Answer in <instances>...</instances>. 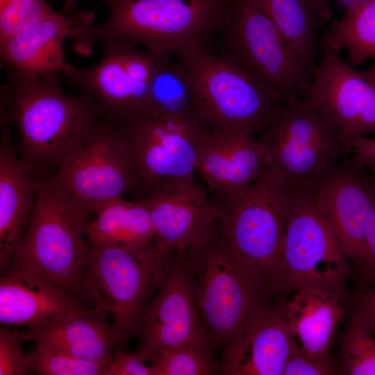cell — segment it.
Segmentation results:
<instances>
[{
  "instance_id": "cell-1",
  "label": "cell",
  "mask_w": 375,
  "mask_h": 375,
  "mask_svg": "<svg viewBox=\"0 0 375 375\" xmlns=\"http://www.w3.org/2000/svg\"><path fill=\"white\" fill-rule=\"evenodd\" d=\"M59 74H27L12 70L2 87L3 121H11L19 134L20 158L32 174L56 167L92 137L105 120L89 96L65 94Z\"/></svg>"
},
{
  "instance_id": "cell-2",
  "label": "cell",
  "mask_w": 375,
  "mask_h": 375,
  "mask_svg": "<svg viewBox=\"0 0 375 375\" xmlns=\"http://www.w3.org/2000/svg\"><path fill=\"white\" fill-rule=\"evenodd\" d=\"M109 15L101 24L84 17L71 31L74 47L90 51L97 41L123 40L171 56L194 43L204 44L228 17L231 0H105Z\"/></svg>"
},
{
  "instance_id": "cell-3",
  "label": "cell",
  "mask_w": 375,
  "mask_h": 375,
  "mask_svg": "<svg viewBox=\"0 0 375 375\" xmlns=\"http://www.w3.org/2000/svg\"><path fill=\"white\" fill-rule=\"evenodd\" d=\"M183 256L201 335L212 349L226 346L251 312L274 297L231 246L220 220Z\"/></svg>"
},
{
  "instance_id": "cell-4",
  "label": "cell",
  "mask_w": 375,
  "mask_h": 375,
  "mask_svg": "<svg viewBox=\"0 0 375 375\" xmlns=\"http://www.w3.org/2000/svg\"><path fill=\"white\" fill-rule=\"evenodd\" d=\"M90 213L51 176L41 178L26 229L6 267L42 276L82 303L90 301L84 269Z\"/></svg>"
},
{
  "instance_id": "cell-5",
  "label": "cell",
  "mask_w": 375,
  "mask_h": 375,
  "mask_svg": "<svg viewBox=\"0 0 375 375\" xmlns=\"http://www.w3.org/2000/svg\"><path fill=\"white\" fill-rule=\"evenodd\" d=\"M194 110L208 128L263 131L285 101L265 88L228 53L216 55L202 43L178 52Z\"/></svg>"
},
{
  "instance_id": "cell-6",
  "label": "cell",
  "mask_w": 375,
  "mask_h": 375,
  "mask_svg": "<svg viewBox=\"0 0 375 375\" xmlns=\"http://www.w3.org/2000/svg\"><path fill=\"white\" fill-rule=\"evenodd\" d=\"M84 286L94 308L110 317L123 347L167 273L171 253L155 238L137 247L89 246Z\"/></svg>"
},
{
  "instance_id": "cell-7",
  "label": "cell",
  "mask_w": 375,
  "mask_h": 375,
  "mask_svg": "<svg viewBox=\"0 0 375 375\" xmlns=\"http://www.w3.org/2000/svg\"><path fill=\"white\" fill-rule=\"evenodd\" d=\"M351 262L303 182L292 183L279 259L269 285L272 295L287 299L299 288L312 285L348 298Z\"/></svg>"
},
{
  "instance_id": "cell-8",
  "label": "cell",
  "mask_w": 375,
  "mask_h": 375,
  "mask_svg": "<svg viewBox=\"0 0 375 375\" xmlns=\"http://www.w3.org/2000/svg\"><path fill=\"white\" fill-rule=\"evenodd\" d=\"M110 122L126 154L140 199L194 183L198 148L208 128L199 121L149 108Z\"/></svg>"
},
{
  "instance_id": "cell-9",
  "label": "cell",
  "mask_w": 375,
  "mask_h": 375,
  "mask_svg": "<svg viewBox=\"0 0 375 375\" xmlns=\"http://www.w3.org/2000/svg\"><path fill=\"white\" fill-rule=\"evenodd\" d=\"M291 186L265 160L256 179L221 206L220 222L229 244L269 290L279 259Z\"/></svg>"
},
{
  "instance_id": "cell-10",
  "label": "cell",
  "mask_w": 375,
  "mask_h": 375,
  "mask_svg": "<svg viewBox=\"0 0 375 375\" xmlns=\"http://www.w3.org/2000/svg\"><path fill=\"white\" fill-rule=\"evenodd\" d=\"M228 54L265 88L284 100L302 96L312 73L253 0H231Z\"/></svg>"
},
{
  "instance_id": "cell-11",
  "label": "cell",
  "mask_w": 375,
  "mask_h": 375,
  "mask_svg": "<svg viewBox=\"0 0 375 375\" xmlns=\"http://www.w3.org/2000/svg\"><path fill=\"white\" fill-rule=\"evenodd\" d=\"M258 141L266 162L291 183L325 170L343 150L336 128L303 96L283 103Z\"/></svg>"
},
{
  "instance_id": "cell-12",
  "label": "cell",
  "mask_w": 375,
  "mask_h": 375,
  "mask_svg": "<svg viewBox=\"0 0 375 375\" xmlns=\"http://www.w3.org/2000/svg\"><path fill=\"white\" fill-rule=\"evenodd\" d=\"M106 44L105 53L97 65L87 69L73 66L65 75L69 84L91 97L108 122L151 108V82L162 56L123 40Z\"/></svg>"
},
{
  "instance_id": "cell-13",
  "label": "cell",
  "mask_w": 375,
  "mask_h": 375,
  "mask_svg": "<svg viewBox=\"0 0 375 375\" xmlns=\"http://www.w3.org/2000/svg\"><path fill=\"white\" fill-rule=\"evenodd\" d=\"M51 176L90 212L135 190L126 154L115 129L106 120Z\"/></svg>"
},
{
  "instance_id": "cell-14",
  "label": "cell",
  "mask_w": 375,
  "mask_h": 375,
  "mask_svg": "<svg viewBox=\"0 0 375 375\" xmlns=\"http://www.w3.org/2000/svg\"><path fill=\"white\" fill-rule=\"evenodd\" d=\"M320 56L307 90L302 94L336 128L343 151H352L353 141L368 135L375 105V88L344 60L340 52L320 39Z\"/></svg>"
},
{
  "instance_id": "cell-15",
  "label": "cell",
  "mask_w": 375,
  "mask_h": 375,
  "mask_svg": "<svg viewBox=\"0 0 375 375\" xmlns=\"http://www.w3.org/2000/svg\"><path fill=\"white\" fill-rule=\"evenodd\" d=\"M374 177L347 162H335L303 181L312 190L342 252L358 272L366 255V232L373 206Z\"/></svg>"
},
{
  "instance_id": "cell-16",
  "label": "cell",
  "mask_w": 375,
  "mask_h": 375,
  "mask_svg": "<svg viewBox=\"0 0 375 375\" xmlns=\"http://www.w3.org/2000/svg\"><path fill=\"white\" fill-rule=\"evenodd\" d=\"M135 334L139 337V345L133 353L150 362L174 349L206 342L199 329L183 255L172 252L165 278L146 308Z\"/></svg>"
},
{
  "instance_id": "cell-17",
  "label": "cell",
  "mask_w": 375,
  "mask_h": 375,
  "mask_svg": "<svg viewBox=\"0 0 375 375\" xmlns=\"http://www.w3.org/2000/svg\"><path fill=\"white\" fill-rule=\"evenodd\" d=\"M287 299L256 308L225 346L219 366L226 375H283L294 344L285 310Z\"/></svg>"
},
{
  "instance_id": "cell-18",
  "label": "cell",
  "mask_w": 375,
  "mask_h": 375,
  "mask_svg": "<svg viewBox=\"0 0 375 375\" xmlns=\"http://www.w3.org/2000/svg\"><path fill=\"white\" fill-rule=\"evenodd\" d=\"M142 199L155 233L165 253L183 256L220 220L221 206L212 203L206 192L194 183L162 190Z\"/></svg>"
},
{
  "instance_id": "cell-19",
  "label": "cell",
  "mask_w": 375,
  "mask_h": 375,
  "mask_svg": "<svg viewBox=\"0 0 375 375\" xmlns=\"http://www.w3.org/2000/svg\"><path fill=\"white\" fill-rule=\"evenodd\" d=\"M265 162L262 144L247 131L207 128L198 148L196 170L208 188L226 200L244 191L258 176Z\"/></svg>"
},
{
  "instance_id": "cell-20",
  "label": "cell",
  "mask_w": 375,
  "mask_h": 375,
  "mask_svg": "<svg viewBox=\"0 0 375 375\" xmlns=\"http://www.w3.org/2000/svg\"><path fill=\"white\" fill-rule=\"evenodd\" d=\"M0 322L35 329L82 308V302L49 279L14 267L1 271Z\"/></svg>"
},
{
  "instance_id": "cell-21",
  "label": "cell",
  "mask_w": 375,
  "mask_h": 375,
  "mask_svg": "<svg viewBox=\"0 0 375 375\" xmlns=\"http://www.w3.org/2000/svg\"><path fill=\"white\" fill-rule=\"evenodd\" d=\"M0 147V266L5 269L28 224L41 178L17 156L3 124Z\"/></svg>"
},
{
  "instance_id": "cell-22",
  "label": "cell",
  "mask_w": 375,
  "mask_h": 375,
  "mask_svg": "<svg viewBox=\"0 0 375 375\" xmlns=\"http://www.w3.org/2000/svg\"><path fill=\"white\" fill-rule=\"evenodd\" d=\"M84 15L55 12L0 43L1 61L17 72L66 75L73 66L65 60L63 42Z\"/></svg>"
},
{
  "instance_id": "cell-23",
  "label": "cell",
  "mask_w": 375,
  "mask_h": 375,
  "mask_svg": "<svg viewBox=\"0 0 375 375\" xmlns=\"http://www.w3.org/2000/svg\"><path fill=\"white\" fill-rule=\"evenodd\" d=\"M22 342L32 340L74 356L108 365L115 349L121 347L108 317L85 307L42 328L19 332Z\"/></svg>"
},
{
  "instance_id": "cell-24",
  "label": "cell",
  "mask_w": 375,
  "mask_h": 375,
  "mask_svg": "<svg viewBox=\"0 0 375 375\" xmlns=\"http://www.w3.org/2000/svg\"><path fill=\"white\" fill-rule=\"evenodd\" d=\"M286 299L289 327L296 345L310 356L331 353L336 331L346 317L347 297L328 289L307 285Z\"/></svg>"
},
{
  "instance_id": "cell-25",
  "label": "cell",
  "mask_w": 375,
  "mask_h": 375,
  "mask_svg": "<svg viewBox=\"0 0 375 375\" xmlns=\"http://www.w3.org/2000/svg\"><path fill=\"white\" fill-rule=\"evenodd\" d=\"M93 213L94 217L86 228L89 246L137 247L154 239L150 213L142 199L130 201L117 198L103 203Z\"/></svg>"
},
{
  "instance_id": "cell-26",
  "label": "cell",
  "mask_w": 375,
  "mask_h": 375,
  "mask_svg": "<svg viewBox=\"0 0 375 375\" xmlns=\"http://www.w3.org/2000/svg\"><path fill=\"white\" fill-rule=\"evenodd\" d=\"M268 16L285 41L312 74L322 22L308 0H253Z\"/></svg>"
},
{
  "instance_id": "cell-27",
  "label": "cell",
  "mask_w": 375,
  "mask_h": 375,
  "mask_svg": "<svg viewBox=\"0 0 375 375\" xmlns=\"http://www.w3.org/2000/svg\"><path fill=\"white\" fill-rule=\"evenodd\" d=\"M322 40L335 50H345L347 60L358 66L375 60V0H356L344 5L342 17L326 31Z\"/></svg>"
},
{
  "instance_id": "cell-28",
  "label": "cell",
  "mask_w": 375,
  "mask_h": 375,
  "mask_svg": "<svg viewBox=\"0 0 375 375\" xmlns=\"http://www.w3.org/2000/svg\"><path fill=\"white\" fill-rule=\"evenodd\" d=\"M171 56L160 58L149 90L151 108L162 113L197 119L188 81L180 64Z\"/></svg>"
},
{
  "instance_id": "cell-29",
  "label": "cell",
  "mask_w": 375,
  "mask_h": 375,
  "mask_svg": "<svg viewBox=\"0 0 375 375\" xmlns=\"http://www.w3.org/2000/svg\"><path fill=\"white\" fill-rule=\"evenodd\" d=\"M339 344L340 374L375 375V335L353 308Z\"/></svg>"
},
{
  "instance_id": "cell-30",
  "label": "cell",
  "mask_w": 375,
  "mask_h": 375,
  "mask_svg": "<svg viewBox=\"0 0 375 375\" xmlns=\"http://www.w3.org/2000/svg\"><path fill=\"white\" fill-rule=\"evenodd\" d=\"M204 342H192L165 352L151 362L153 375H208L219 371Z\"/></svg>"
},
{
  "instance_id": "cell-31",
  "label": "cell",
  "mask_w": 375,
  "mask_h": 375,
  "mask_svg": "<svg viewBox=\"0 0 375 375\" xmlns=\"http://www.w3.org/2000/svg\"><path fill=\"white\" fill-rule=\"evenodd\" d=\"M28 356L31 372L42 375H103L108 367L40 342Z\"/></svg>"
},
{
  "instance_id": "cell-32",
  "label": "cell",
  "mask_w": 375,
  "mask_h": 375,
  "mask_svg": "<svg viewBox=\"0 0 375 375\" xmlns=\"http://www.w3.org/2000/svg\"><path fill=\"white\" fill-rule=\"evenodd\" d=\"M55 12L46 0H0V43Z\"/></svg>"
},
{
  "instance_id": "cell-33",
  "label": "cell",
  "mask_w": 375,
  "mask_h": 375,
  "mask_svg": "<svg viewBox=\"0 0 375 375\" xmlns=\"http://www.w3.org/2000/svg\"><path fill=\"white\" fill-rule=\"evenodd\" d=\"M19 332L0 328V375H24L31 372L28 356L21 348Z\"/></svg>"
},
{
  "instance_id": "cell-34",
  "label": "cell",
  "mask_w": 375,
  "mask_h": 375,
  "mask_svg": "<svg viewBox=\"0 0 375 375\" xmlns=\"http://www.w3.org/2000/svg\"><path fill=\"white\" fill-rule=\"evenodd\" d=\"M340 374L339 365L331 353L310 356L299 349L295 342L287 360L283 375Z\"/></svg>"
},
{
  "instance_id": "cell-35",
  "label": "cell",
  "mask_w": 375,
  "mask_h": 375,
  "mask_svg": "<svg viewBox=\"0 0 375 375\" xmlns=\"http://www.w3.org/2000/svg\"><path fill=\"white\" fill-rule=\"evenodd\" d=\"M135 353H128L118 347L103 375H153L151 366H147Z\"/></svg>"
},
{
  "instance_id": "cell-36",
  "label": "cell",
  "mask_w": 375,
  "mask_h": 375,
  "mask_svg": "<svg viewBox=\"0 0 375 375\" xmlns=\"http://www.w3.org/2000/svg\"><path fill=\"white\" fill-rule=\"evenodd\" d=\"M351 306L361 315L375 335V285L360 281L351 294Z\"/></svg>"
},
{
  "instance_id": "cell-37",
  "label": "cell",
  "mask_w": 375,
  "mask_h": 375,
  "mask_svg": "<svg viewBox=\"0 0 375 375\" xmlns=\"http://www.w3.org/2000/svg\"><path fill=\"white\" fill-rule=\"evenodd\" d=\"M366 255L358 272L360 281L375 285V176L373 181V206L366 232Z\"/></svg>"
},
{
  "instance_id": "cell-38",
  "label": "cell",
  "mask_w": 375,
  "mask_h": 375,
  "mask_svg": "<svg viewBox=\"0 0 375 375\" xmlns=\"http://www.w3.org/2000/svg\"><path fill=\"white\" fill-rule=\"evenodd\" d=\"M351 148L354 155L349 162L360 169L369 167L375 174V138L359 137L353 141Z\"/></svg>"
},
{
  "instance_id": "cell-39",
  "label": "cell",
  "mask_w": 375,
  "mask_h": 375,
  "mask_svg": "<svg viewBox=\"0 0 375 375\" xmlns=\"http://www.w3.org/2000/svg\"><path fill=\"white\" fill-rule=\"evenodd\" d=\"M317 15L322 23L329 22L332 17V11L329 3L332 0H308ZM344 6L356 0H339Z\"/></svg>"
},
{
  "instance_id": "cell-40",
  "label": "cell",
  "mask_w": 375,
  "mask_h": 375,
  "mask_svg": "<svg viewBox=\"0 0 375 375\" xmlns=\"http://www.w3.org/2000/svg\"><path fill=\"white\" fill-rule=\"evenodd\" d=\"M359 71L362 76L375 88V63L368 69Z\"/></svg>"
},
{
  "instance_id": "cell-41",
  "label": "cell",
  "mask_w": 375,
  "mask_h": 375,
  "mask_svg": "<svg viewBox=\"0 0 375 375\" xmlns=\"http://www.w3.org/2000/svg\"><path fill=\"white\" fill-rule=\"evenodd\" d=\"M78 1V0H66L63 10L69 11L74 10Z\"/></svg>"
}]
</instances>
